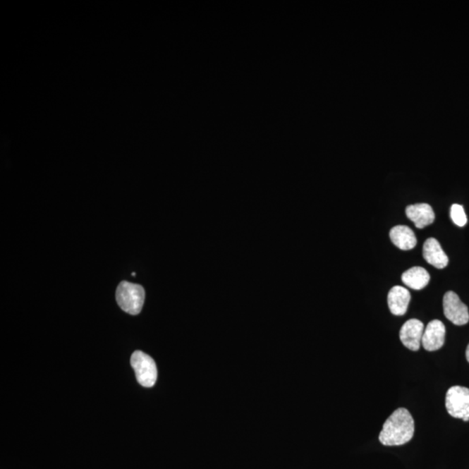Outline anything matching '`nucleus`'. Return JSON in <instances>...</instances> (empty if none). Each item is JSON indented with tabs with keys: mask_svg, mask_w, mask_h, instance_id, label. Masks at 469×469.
<instances>
[{
	"mask_svg": "<svg viewBox=\"0 0 469 469\" xmlns=\"http://www.w3.org/2000/svg\"><path fill=\"white\" fill-rule=\"evenodd\" d=\"M415 433V422L406 408H400L384 424L379 441L384 446H401L411 441Z\"/></svg>",
	"mask_w": 469,
	"mask_h": 469,
	"instance_id": "f257e3e1",
	"label": "nucleus"
},
{
	"mask_svg": "<svg viewBox=\"0 0 469 469\" xmlns=\"http://www.w3.org/2000/svg\"><path fill=\"white\" fill-rule=\"evenodd\" d=\"M145 292L140 285L122 281L118 287L116 298L118 305L125 312L138 315L144 306Z\"/></svg>",
	"mask_w": 469,
	"mask_h": 469,
	"instance_id": "f03ea898",
	"label": "nucleus"
},
{
	"mask_svg": "<svg viewBox=\"0 0 469 469\" xmlns=\"http://www.w3.org/2000/svg\"><path fill=\"white\" fill-rule=\"evenodd\" d=\"M136 377L140 384L145 388H152L157 379V369L155 361L151 356L142 351L134 352L130 358Z\"/></svg>",
	"mask_w": 469,
	"mask_h": 469,
	"instance_id": "7ed1b4c3",
	"label": "nucleus"
},
{
	"mask_svg": "<svg viewBox=\"0 0 469 469\" xmlns=\"http://www.w3.org/2000/svg\"><path fill=\"white\" fill-rule=\"evenodd\" d=\"M446 408L453 418L469 421V389L453 386L446 395Z\"/></svg>",
	"mask_w": 469,
	"mask_h": 469,
	"instance_id": "20e7f679",
	"label": "nucleus"
},
{
	"mask_svg": "<svg viewBox=\"0 0 469 469\" xmlns=\"http://www.w3.org/2000/svg\"><path fill=\"white\" fill-rule=\"evenodd\" d=\"M444 311L446 319L457 326L467 324L469 312L466 305L461 301L453 291H448L444 296Z\"/></svg>",
	"mask_w": 469,
	"mask_h": 469,
	"instance_id": "39448f33",
	"label": "nucleus"
},
{
	"mask_svg": "<svg viewBox=\"0 0 469 469\" xmlns=\"http://www.w3.org/2000/svg\"><path fill=\"white\" fill-rule=\"evenodd\" d=\"M424 324L418 319H410L400 330V339L405 347L412 351H419L421 347Z\"/></svg>",
	"mask_w": 469,
	"mask_h": 469,
	"instance_id": "423d86ee",
	"label": "nucleus"
},
{
	"mask_svg": "<svg viewBox=\"0 0 469 469\" xmlns=\"http://www.w3.org/2000/svg\"><path fill=\"white\" fill-rule=\"evenodd\" d=\"M446 328L444 322L433 320L427 325L424 330L422 344L427 351H437L444 346L445 343Z\"/></svg>",
	"mask_w": 469,
	"mask_h": 469,
	"instance_id": "0eeeda50",
	"label": "nucleus"
},
{
	"mask_svg": "<svg viewBox=\"0 0 469 469\" xmlns=\"http://www.w3.org/2000/svg\"><path fill=\"white\" fill-rule=\"evenodd\" d=\"M423 257L437 269H444L449 264V257L446 256L440 243L435 238H429L424 243L422 249Z\"/></svg>",
	"mask_w": 469,
	"mask_h": 469,
	"instance_id": "6e6552de",
	"label": "nucleus"
},
{
	"mask_svg": "<svg viewBox=\"0 0 469 469\" xmlns=\"http://www.w3.org/2000/svg\"><path fill=\"white\" fill-rule=\"evenodd\" d=\"M410 300L411 295L407 288L401 286L393 287L388 295L390 312L395 316H403L407 312Z\"/></svg>",
	"mask_w": 469,
	"mask_h": 469,
	"instance_id": "1a4fd4ad",
	"label": "nucleus"
},
{
	"mask_svg": "<svg viewBox=\"0 0 469 469\" xmlns=\"http://www.w3.org/2000/svg\"><path fill=\"white\" fill-rule=\"evenodd\" d=\"M408 219L419 229H423L434 223L435 216L432 207L427 204H416L406 208Z\"/></svg>",
	"mask_w": 469,
	"mask_h": 469,
	"instance_id": "9d476101",
	"label": "nucleus"
},
{
	"mask_svg": "<svg viewBox=\"0 0 469 469\" xmlns=\"http://www.w3.org/2000/svg\"><path fill=\"white\" fill-rule=\"evenodd\" d=\"M392 243L400 250H410L414 249L418 243L414 231L404 225H397L391 229L389 233Z\"/></svg>",
	"mask_w": 469,
	"mask_h": 469,
	"instance_id": "9b49d317",
	"label": "nucleus"
},
{
	"mask_svg": "<svg viewBox=\"0 0 469 469\" xmlns=\"http://www.w3.org/2000/svg\"><path fill=\"white\" fill-rule=\"evenodd\" d=\"M405 285L413 288V290L420 291L425 288L430 281V273L425 269L422 267H413L405 272L401 276Z\"/></svg>",
	"mask_w": 469,
	"mask_h": 469,
	"instance_id": "f8f14e48",
	"label": "nucleus"
},
{
	"mask_svg": "<svg viewBox=\"0 0 469 469\" xmlns=\"http://www.w3.org/2000/svg\"><path fill=\"white\" fill-rule=\"evenodd\" d=\"M450 216H451L453 224L457 226L463 227L468 222L466 213H465L463 206L460 205H452Z\"/></svg>",
	"mask_w": 469,
	"mask_h": 469,
	"instance_id": "ddd939ff",
	"label": "nucleus"
},
{
	"mask_svg": "<svg viewBox=\"0 0 469 469\" xmlns=\"http://www.w3.org/2000/svg\"><path fill=\"white\" fill-rule=\"evenodd\" d=\"M466 358L468 360V362L469 363V344L468 345L467 351H466Z\"/></svg>",
	"mask_w": 469,
	"mask_h": 469,
	"instance_id": "4468645a",
	"label": "nucleus"
}]
</instances>
